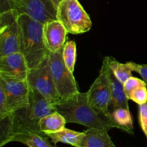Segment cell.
I'll return each mask as SVG.
<instances>
[{
	"instance_id": "15",
	"label": "cell",
	"mask_w": 147,
	"mask_h": 147,
	"mask_svg": "<svg viewBox=\"0 0 147 147\" xmlns=\"http://www.w3.org/2000/svg\"><path fill=\"white\" fill-rule=\"evenodd\" d=\"M20 142L28 147H54L45 134L28 131L16 133L10 138L9 142Z\"/></svg>"
},
{
	"instance_id": "16",
	"label": "cell",
	"mask_w": 147,
	"mask_h": 147,
	"mask_svg": "<svg viewBox=\"0 0 147 147\" xmlns=\"http://www.w3.org/2000/svg\"><path fill=\"white\" fill-rule=\"evenodd\" d=\"M46 135L54 144L61 142V143L71 145L73 146L78 147L84 136V131H76L65 127L59 131L47 134Z\"/></svg>"
},
{
	"instance_id": "29",
	"label": "cell",
	"mask_w": 147,
	"mask_h": 147,
	"mask_svg": "<svg viewBox=\"0 0 147 147\" xmlns=\"http://www.w3.org/2000/svg\"><path fill=\"white\" fill-rule=\"evenodd\" d=\"M62 0H53V3H54L55 6L56 7V8H57V7H58L59 4H60V2H61Z\"/></svg>"
},
{
	"instance_id": "11",
	"label": "cell",
	"mask_w": 147,
	"mask_h": 147,
	"mask_svg": "<svg viewBox=\"0 0 147 147\" xmlns=\"http://www.w3.org/2000/svg\"><path fill=\"white\" fill-rule=\"evenodd\" d=\"M30 68L21 52L0 57V77L27 80Z\"/></svg>"
},
{
	"instance_id": "5",
	"label": "cell",
	"mask_w": 147,
	"mask_h": 147,
	"mask_svg": "<svg viewBox=\"0 0 147 147\" xmlns=\"http://www.w3.org/2000/svg\"><path fill=\"white\" fill-rule=\"evenodd\" d=\"M57 20L72 34L87 32L92 27L88 14L78 0H62L57 8Z\"/></svg>"
},
{
	"instance_id": "1",
	"label": "cell",
	"mask_w": 147,
	"mask_h": 147,
	"mask_svg": "<svg viewBox=\"0 0 147 147\" xmlns=\"http://www.w3.org/2000/svg\"><path fill=\"white\" fill-rule=\"evenodd\" d=\"M56 111L61 113L67 123L83 125L88 129L109 131L116 126L99 114L88 102L87 93L78 92L65 100H60L55 106Z\"/></svg>"
},
{
	"instance_id": "27",
	"label": "cell",
	"mask_w": 147,
	"mask_h": 147,
	"mask_svg": "<svg viewBox=\"0 0 147 147\" xmlns=\"http://www.w3.org/2000/svg\"><path fill=\"white\" fill-rule=\"evenodd\" d=\"M13 9V0H0V13Z\"/></svg>"
},
{
	"instance_id": "23",
	"label": "cell",
	"mask_w": 147,
	"mask_h": 147,
	"mask_svg": "<svg viewBox=\"0 0 147 147\" xmlns=\"http://www.w3.org/2000/svg\"><path fill=\"white\" fill-rule=\"evenodd\" d=\"M141 86H146V83L144 80H142V79H139L136 77H133V76H131L128 80H126L125 83H123V88H124L125 93H126L128 98H129L130 93L134 89L141 87Z\"/></svg>"
},
{
	"instance_id": "6",
	"label": "cell",
	"mask_w": 147,
	"mask_h": 147,
	"mask_svg": "<svg viewBox=\"0 0 147 147\" xmlns=\"http://www.w3.org/2000/svg\"><path fill=\"white\" fill-rule=\"evenodd\" d=\"M19 16L14 9L0 13V57L21 50Z\"/></svg>"
},
{
	"instance_id": "8",
	"label": "cell",
	"mask_w": 147,
	"mask_h": 147,
	"mask_svg": "<svg viewBox=\"0 0 147 147\" xmlns=\"http://www.w3.org/2000/svg\"><path fill=\"white\" fill-rule=\"evenodd\" d=\"M27 81L30 88L38 91L49 103L55 106L60 101L49 63V53L41 64L30 70Z\"/></svg>"
},
{
	"instance_id": "2",
	"label": "cell",
	"mask_w": 147,
	"mask_h": 147,
	"mask_svg": "<svg viewBox=\"0 0 147 147\" xmlns=\"http://www.w3.org/2000/svg\"><path fill=\"white\" fill-rule=\"evenodd\" d=\"M21 30V52L30 70L36 68L48 55L43 36L44 24L26 14L19 16Z\"/></svg>"
},
{
	"instance_id": "4",
	"label": "cell",
	"mask_w": 147,
	"mask_h": 147,
	"mask_svg": "<svg viewBox=\"0 0 147 147\" xmlns=\"http://www.w3.org/2000/svg\"><path fill=\"white\" fill-rule=\"evenodd\" d=\"M110 72L109 59L106 57L103 60L98 76L86 93L88 102L90 106L99 114L113 123L118 129L117 125L113 122L111 113L109 111V105L111 99Z\"/></svg>"
},
{
	"instance_id": "26",
	"label": "cell",
	"mask_w": 147,
	"mask_h": 147,
	"mask_svg": "<svg viewBox=\"0 0 147 147\" xmlns=\"http://www.w3.org/2000/svg\"><path fill=\"white\" fill-rule=\"evenodd\" d=\"M9 115V113L7 110L5 93L2 86H0V119H4L6 116Z\"/></svg>"
},
{
	"instance_id": "12",
	"label": "cell",
	"mask_w": 147,
	"mask_h": 147,
	"mask_svg": "<svg viewBox=\"0 0 147 147\" xmlns=\"http://www.w3.org/2000/svg\"><path fill=\"white\" fill-rule=\"evenodd\" d=\"M67 33L65 27L57 20L44 24L43 36L47 50L54 53L63 48Z\"/></svg>"
},
{
	"instance_id": "21",
	"label": "cell",
	"mask_w": 147,
	"mask_h": 147,
	"mask_svg": "<svg viewBox=\"0 0 147 147\" xmlns=\"http://www.w3.org/2000/svg\"><path fill=\"white\" fill-rule=\"evenodd\" d=\"M0 147L9 143V139L12 135V123L11 116H7L0 119Z\"/></svg>"
},
{
	"instance_id": "25",
	"label": "cell",
	"mask_w": 147,
	"mask_h": 147,
	"mask_svg": "<svg viewBox=\"0 0 147 147\" xmlns=\"http://www.w3.org/2000/svg\"><path fill=\"white\" fill-rule=\"evenodd\" d=\"M127 63L132 71L136 72L142 76V79L144 80L147 86V65L137 64L134 62H128Z\"/></svg>"
},
{
	"instance_id": "17",
	"label": "cell",
	"mask_w": 147,
	"mask_h": 147,
	"mask_svg": "<svg viewBox=\"0 0 147 147\" xmlns=\"http://www.w3.org/2000/svg\"><path fill=\"white\" fill-rule=\"evenodd\" d=\"M66 119L57 111L48 114L40 121V129L45 134L55 133L65 127Z\"/></svg>"
},
{
	"instance_id": "3",
	"label": "cell",
	"mask_w": 147,
	"mask_h": 147,
	"mask_svg": "<svg viewBox=\"0 0 147 147\" xmlns=\"http://www.w3.org/2000/svg\"><path fill=\"white\" fill-rule=\"evenodd\" d=\"M55 111L56 109L54 105L49 103L38 91L30 88L29 104L10 115L12 123V135L28 131L44 134L40 131V121Z\"/></svg>"
},
{
	"instance_id": "24",
	"label": "cell",
	"mask_w": 147,
	"mask_h": 147,
	"mask_svg": "<svg viewBox=\"0 0 147 147\" xmlns=\"http://www.w3.org/2000/svg\"><path fill=\"white\" fill-rule=\"evenodd\" d=\"M139 120L141 128L147 139V103L139 105Z\"/></svg>"
},
{
	"instance_id": "7",
	"label": "cell",
	"mask_w": 147,
	"mask_h": 147,
	"mask_svg": "<svg viewBox=\"0 0 147 147\" xmlns=\"http://www.w3.org/2000/svg\"><path fill=\"white\" fill-rule=\"evenodd\" d=\"M63 48L54 53L49 52V63L57 93L61 100H65L79 91L73 73L63 61Z\"/></svg>"
},
{
	"instance_id": "10",
	"label": "cell",
	"mask_w": 147,
	"mask_h": 147,
	"mask_svg": "<svg viewBox=\"0 0 147 147\" xmlns=\"http://www.w3.org/2000/svg\"><path fill=\"white\" fill-rule=\"evenodd\" d=\"M16 10L42 24L57 20V8L53 0H21Z\"/></svg>"
},
{
	"instance_id": "9",
	"label": "cell",
	"mask_w": 147,
	"mask_h": 147,
	"mask_svg": "<svg viewBox=\"0 0 147 147\" xmlns=\"http://www.w3.org/2000/svg\"><path fill=\"white\" fill-rule=\"evenodd\" d=\"M0 86L4 88L10 115L29 104L30 86L27 80L0 77Z\"/></svg>"
},
{
	"instance_id": "28",
	"label": "cell",
	"mask_w": 147,
	"mask_h": 147,
	"mask_svg": "<svg viewBox=\"0 0 147 147\" xmlns=\"http://www.w3.org/2000/svg\"><path fill=\"white\" fill-rule=\"evenodd\" d=\"M21 0H13V9H16L18 7Z\"/></svg>"
},
{
	"instance_id": "19",
	"label": "cell",
	"mask_w": 147,
	"mask_h": 147,
	"mask_svg": "<svg viewBox=\"0 0 147 147\" xmlns=\"http://www.w3.org/2000/svg\"><path fill=\"white\" fill-rule=\"evenodd\" d=\"M108 59L111 70L119 81L124 83L126 80L131 77V73L133 71L127 63H121L115 59L109 57H108Z\"/></svg>"
},
{
	"instance_id": "20",
	"label": "cell",
	"mask_w": 147,
	"mask_h": 147,
	"mask_svg": "<svg viewBox=\"0 0 147 147\" xmlns=\"http://www.w3.org/2000/svg\"><path fill=\"white\" fill-rule=\"evenodd\" d=\"M76 43L74 41H67L63 48V58L66 67L73 73L76 62Z\"/></svg>"
},
{
	"instance_id": "30",
	"label": "cell",
	"mask_w": 147,
	"mask_h": 147,
	"mask_svg": "<svg viewBox=\"0 0 147 147\" xmlns=\"http://www.w3.org/2000/svg\"><path fill=\"white\" fill-rule=\"evenodd\" d=\"M54 147H55V146H54Z\"/></svg>"
},
{
	"instance_id": "13",
	"label": "cell",
	"mask_w": 147,
	"mask_h": 147,
	"mask_svg": "<svg viewBox=\"0 0 147 147\" xmlns=\"http://www.w3.org/2000/svg\"><path fill=\"white\" fill-rule=\"evenodd\" d=\"M109 131L88 129L78 147H116L108 134Z\"/></svg>"
},
{
	"instance_id": "22",
	"label": "cell",
	"mask_w": 147,
	"mask_h": 147,
	"mask_svg": "<svg viewBox=\"0 0 147 147\" xmlns=\"http://www.w3.org/2000/svg\"><path fill=\"white\" fill-rule=\"evenodd\" d=\"M132 100L138 105L147 103V87L141 86L134 89L129 96V100Z\"/></svg>"
},
{
	"instance_id": "14",
	"label": "cell",
	"mask_w": 147,
	"mask_h": 147,
	"mask_svg": "<svg viewBox=\"0 0 147 147\" xmlns=\"http://www.w3.org/2000/svg\"><path fill=\"white\" fill-rule=\"evenodd\" d=\"M110 76L111 82V99L109 105V111L112 113L113 111L120 108L129 109V98L125 93L123 83L116 78L111 70L110 72Z\"/></svg>"
},
{
	"instance_id": "18",
	"label": "cell",
	"mask_w": 147,
	"mask_h": 147,
	"mask_svg": "<svg viewBox=\"0 0 147 147\" xmlns=\"http://www.w3.org/2000/svg\"><path fill=\"white\" fill-rule=\"evenodd\" d=\"M111 115L113 122L117 125L118 129L133 134V119L129 109H117L112 112Z\"/></svg>"
}]
</instances>
